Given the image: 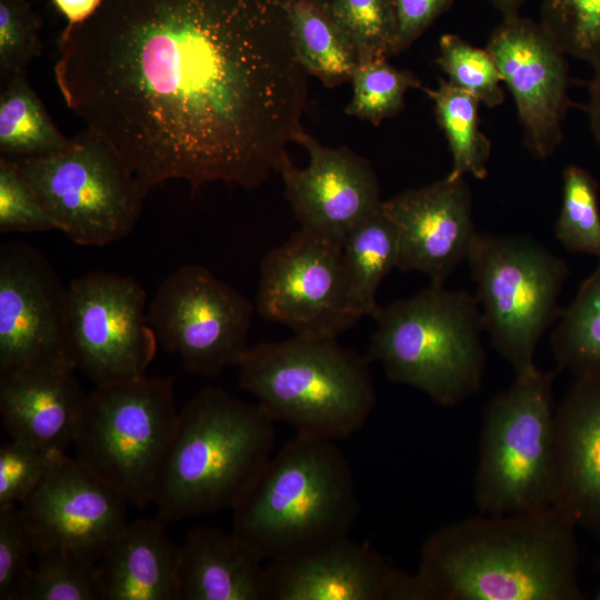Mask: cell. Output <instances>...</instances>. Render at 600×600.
<instances>
[{
	"mask_svg": "<svg viewBox=\"0 0 600 600\" xmlns=\"http://www.w3.org/2000/svg\"><path fill=\"white\" fill-rule=\"evenodd\" d=\"M292 0H102L58 38L66 104L147 194L170 180L254 188L304 131Z\"/></svg>",
	"mask_w": 600,
	"mask_h": 600,
	"instance_id": "6da1fadb",
	"label": "cell"
},
{
	"mask_svg": "<svg viewBox=\"0 0 600 600\" xmlns=\"http://www.w3.org/2000/svg\"><path fill=\"white\" fill-rule=\"evenodd\" d=\"M577 524L554 506L468 518L422 544L426 600H579Z\"/></svg>",
	"mask_w": 600,
	"mask_h": 600,
	"instance_id": "7a4b0ae2",
	"label": "cell"
},
{
	"mask_svg": "<svg viewBox=\"0 0 600 600\" xmlns=\"http://www.w3.org/2000/svg\"><path fill=\"white\" fill-rule=\"evenodd\" d=\"M274 422L221 388L199 391L179 410L154 488L157 518L233 509L273 454Z\"/></svg>",
	"mask_w": 600,
	"mask_h": 600,
	"instance_id": "3957f363",
	"label": "cell"
},
{
	"mask_svg": "<svg viewBox=\"0 0 600 600\" xmlns=\"http://www.w3.org/2000/svg\"><path fill=\"white\" fill-rule=\"evenodd\" d=\"M232 510V532L263 561L299 554L349 536L353 472L334 441L296 433Z\"/></svg>",
	"mask_w": 600,
	"mask_h": 600,
	"instance_id": "277c9868",
	"label": "cell"
},
{
	"mask_svg": "<svg viewBox=\"0 0 600 600\" xmlns=\"http://www.w3.org/2000/svg\"><path fill=\"white\" fill-rule=\"evenodd\" d=\"M369 364L337 338L293 334L249 347L238 367L241 388L274 421L334 441L360 431L374 408Z\"/></svg>",
	"mask_w": 600,
	"mask_h": 600,
	"instance_id": "5b68a950",
	"label": "cell"
},
{
	"mask_svg": "<svg viewBox=\"0 0 600 600\" xmlns=\"http://www.w3.org/2000/svg\"><path fill=\"white\" fill-rule=\"evenodd\" d=\"M367 353L389 380L413 387L442 407L478 392L486 352L479 303L463 290L430 283L380 307Z\"/></svg>",
	"mask_w": 600,
	"mask_h": 600,
	"instance_id": "8992f818",
	"label": "cell"
},
{
	"mask_svg": "<svg viewBox=\"0 0 600 600\" xmlns=\"http://www.w3.org/2000/svg\"><path fill=\"white\" fill-rule=\"evenodd\" d=\"M556 372L516 377L488 403L474 479L482 514L504 516L552 506L554 493Z\"/></svg>",
	"mask_w": 600,
	"mask_h": 600,
	"instance_id": "52a82bcc",
	"label": "cell"
},
{
	"mask_svg": "<svg viewBox=\"0 0 600 600\" xmlns=\"http://www.w3.org/2000/svg\"><path fill=\"white\" fill-rule=\"evenodd\" d=\"M173 386L172 378L143 376L96 386L87 394L76 459L137 508L153 501L177 424Z\"/></svg>",
	"mask_w": 600,
	"mask_h": 600,
	"instance_id": "ba28073f",
	"label": "cell"
},
{
	"mask_svg": "<svg viewBox=\"0 0 600 600\" xmlns=\"http://www.w3.org/2000/svg\"><path fill=\"white\" fill-rule=\"evenodd\" d=\"M467 262L493 348L516 377L536 371L537 346L562 311L567 262L530 237L481 233Z\"/></svg>",
	"mask_w": 600,
	"mask_h": 600,
	"instance_id": "9c48e42d",
	"label": "cell"
},
{
	"mask_svg": "<svg viewBox=\"0 0 600 600\" xmlns=\"http://www.w3.org/2000/svg\"><path fill=\"white\" fill-rule=\"evenodd\" d=\"M14 160L57 230L74 243L104 247L133 230L147 194L119 154L88 128L60 152Z\"/></svg>",
	"mask_w": 600,
	"mask_h": 600,
	"instance_id": "30bf717a",
	"label": "cell"
},
{
	"mask_svg": "<svg viewBox=\"0 0 600 600\" xmlns=\"http://www.w3.org/2000/svg\"><path fill=\"white\" fill-rule=\"evenodd\" d=\"M254 309L207 268L184 264L159 286L147 319L158 341L188 372L214 377L238 366L249 348Z\"/></svg>",
	"mask_w": 600,
	"mask_h": 600,
	"instance_id": "8fae6325",
	"label": "cell"
},
{
	"mask_svg": "<svg viewBox=\"0 0 600 600\" xmlns=\"http://www.w3.org/2000/svg\"><path fill=\"white\" fill-rule=\"evenodd\" d=\"M146 303L143 287L114 272H90L67 286L71 356L96 386L146 376L159 342Z\"/></svg>",
	"mask_w": 600,
	"mask_h": 600,
	"instance_id": "7c38bea8",
	"label": "cell"
},
{
	"mask_svg": "<svg viewBox=\"0 0 600 600\" xmlns=\"http://www.w3.org/2000/svg\"><path fill=\"white\" fill-rule=\"evenodd\" d=\"M256 310L293 334L337 338L360 318L346 279L342 242L301 228L260 263Z\"/></svg>",
	"mask_w": 600,
	"mask_h": 600,
	"instance_id": "4fadbf2b",
	"label": "cell"
},
{
	"mask_svg": "<svg viewBox=\"0 0 600 600\" xmlns=\"http://www.w3.org/2000/svg\"><path fill=\"white\" fill-rule=\"evenodd\" d=\"M71 368L67 287L32 246H0V376Z\"/></svg>",
	"mask_w": 600,
	"mask_h": 600,
	"instance_id": "5bb4252c",
	"label": "cell"
},
{
	"mask_svg": "<svg viewBox=\"0 0 600 600\" xmlns=\"http://www.w3.org/2000/svg\"><path fill=\"white\" fill-rule=\"evenodd\" d=\"M128 503L78 459L64 453L19 507L34 553L60 551L97 564L127 524Z\"/></svg>",
	"mask_w": 600,
	"mask_h": 600,
	"instance_id": "9a60e30c",
	"label": "cell"
},
{
	"mask_svg": "<svg viewBox=\"0 0 600 600\" xmlns=\"http://www.w3.org/2000/svg\"><path fill=\"white\" fill-rule=\"evenodd\" d=\"M486 49L514 100L524 147L540 159L552 156L569 106L566 54L538 22L520 16L503 18Z\"/></svg>",
	"mask_w": 600,
	"mask_h": 600,
	"instance_id": "2e32d148",
	"label": "cell"
},
{
	"mask_svg": "<svg viewBox=\"0 0 600 600\" xmlns=\"http://www.w3.org/2000/svg\"><path fill=\"white\" fill-rule=\"evenodd\" d=\"M266 600H426L416 573L349 536L266 564Z\"/></svg>",
	"mask_w": 600,
	"mask_h": 600,
	"instance_id": "e0dca14e",
	"label": "cell"
},
{
	"mask_svg": "<svg viewBox=\"0 0 600 600\" xmlns=\"http://www.w3.org/2000/svg\"><path fill=\"white\" fill-rule=\"evenodd\" d=\"M309 156L306 168L288 159L281 173L300 227L342 242L382 200L371 164L349 148H330L303 131L297 139Z\"/></svg>",
	"mask_w": 600,
	"mask_h": 600,
	"instance_id": "ac0fdd59",
	"label": "cell"
},
{
	"mask_svg": "<svg viewBox=\"0 0 600 600\" xmlns=\"http://www.w3.org/2000/svg\"><path fill=\"white\" fill-rule=\"evenodd\" d=\"M398 231L400 271H418L443 284L467 261L478 232L464 178L444 177L382 201Z\"/></svg>",
	"mask_w": 600,
	"mask_h": 600,
	"instance_id": "d6986e66",
	"label": "cell"
},
{
	"mask_svg": "<svg viewBox=\"0 0 600 600\" xmlns=\"http://www.w3.org/2000/svg\"><path fill=\"white\" fill-rule=\"evenodd\" d=\"M552 506L600 533V376L580 377L554 414Z\"/></svg>",
	"mask_w": 600,
	"mask_h": 600,
	"instance_id": "ffe728a7",
	"label": "cell"
},
{
	"mask_svg": "<svg viewBox=\"0 0 600 600\" xmlns=\"http://www.w3.org/2000/svg\"><path fill=\"white\" fill-rule=\"evenodd\" d=\"M71 368L0 376V412L12 439L52 452L73 446L87 394Z\"/></svg>",
	"mask_w": 600,
	"mask_h": 600,
	"instance_id": "44dd1931",
	"label": "cell"
},
{
	"mask_svg": "<svg viewBox=\"0 0 600 600\" xmlns=\"http://www.w3.org/2000/svg\"><path fill=\"white\" fill-rule=\"evenodd\" d=\"M164 522H127L97 563L102 600H178L180 546Z\"/></svg>",
	"mask_w": 600,
	"mask_h": 600,
	"instance_id": "7402d4cb",
	"label": "cell"
},
{
	"mask_svg": "<svg viewBox=\"0 0 600 600\" xmlns=\"http://www.w3.org/2000/svg\"><path fill=\"white\" fill-rule=\"evenodd\" d=\"M263 562L232 531L193 529L180 546L178 600H266Z\"/></svg>",
	"mask_w": 600,
	"mask_h": 600,
	"instance_id": "603a6c76",
	"label": "cell"
},
{
	"mask_svg": "<svg viewBox=\"0 0 600 600\" xmlns=\"http://www.w3.org/2000/svg\"><path fill=\"white\" fill-rule=\"evenodd\" d=\"M342 258L356 314L373 318L380 308L377 291L399 260L398 231L382 204L343 239Z\"/></svg>",
	"mask_w": 600,
	"mask_h": 600,
	"instance_id": "cb8c5ba5",
	"label": "cell"
},
{
	"mask_svg": "<svg viewBox=\"0 0 600 600\" xmlns=\"http://www.w3.org/2000/svg\"><path fill=\"white\" fill-rule=\"evenodd\" d=\"M289 20L294 52L307 74L329 88L351 81L357 52L318 0H292Z\"/></svg>",
	"mask_w": 600,
	"mask_h": 600,
	"instance_id": "d4e9b609",
	"label": "cell"
},
{
	"mask_svg": "<svg viewBox=\"0 0 600 600\" xmlns=\"http://www.w3.org/2000/svg\"><path fill=\"white\" fill-rule=\"evenodd\" d=\"M0 151L3 157L28 158L60 152L71 146L54 126L29 84L26 72L1 84Z\"/></svg>",
	"mask_w": 600,
	"mask_h": 600,
	"instance_id": "484cf974",
	"label": "cell"
},
{
	"mask_svg": "<svg viewBox=\"0 0 600 600\" xmlns=\"http://www.w3.org/2000/svg\"><path fill=\"white\" fill-rule=\"evenodd\" d=\"M423 90L433 103L451 152V170L447 177L487 178L491 142L479 127L480 101L444 79L439 80L437 88Z\"/></svg>",
	"mask_w": 600,
	"mask_h": 600,
	"instance_id": "4316f807",
	"label": "cell"
},
{
	"mask_svg": "<svg viewBox=\"0 0 600 600\" xmlns=\"http://www.w3.org/2000/svg\"><path fill=\"white\" fill-rule=\"evenodd\" d=\"M551 347L560 369L578 378L600 376V260L561 311Z\"/></svg>",
	"mask_w": 600,
	"mask_h": 600,
	"instance_id": "83f0119b",
	"label": "cell"
},
{
	"mask_svg": "<svg viewBox=\"0 0 600 600\" xmlns=\"http://www.w3.org/2000/svg\"><path fill=\"white\" fill-rule=\"evenodd\" d=\"M354 48L359 63L394 54L397 19L392 0H318Z\"/></svg>",
	"mask_w": 600,
	"mask_h": 600,
	"instance_id": "f1b7e54d",
	"label": "cell"
},
{
	"mask_svg": "<svg viewBox=\"0 0 600 600\" xmlns=\"http://www.w3.org/2000/svg\"><path fill=\"white\" fill-rule=\"evenodd\" d=\"M554 234L567 250L600 260L598 183L579 166H568L563 171L562 203Z\"/></svg>",
	"mask_w": 600,
	"mask_h": 600,
	"instance_id": "f546056e",
	"label": "cell"
},
{
	"mask_svg": "<svg viewBox=\"0 0 600 600\" xmlns=\"http://www.w3.org/2000/svg\"><path fill=\"white\" fill-rule=\"evenodd\" d=\"M351 83L352 99L346 112L374 126L402 110L408 90L421 88L413 72L398 69L387 59L358 63Z\"/></svg>",
	"mask_w": 600,
	"mask_h": 600,
	"instance_id": "4dcf8cb0",
	"label": "cell"
},
{
	"mask_svg": "<svg viewBox=\"0 0 600 600\" xmlns=\"http://www.w3.org/2000/svg\"><path fill=\"white\" fill-rule=\"evenodd\" d=\"M538 23L563 54L600 59V0H542Z\"/></svg>",
	"mask_w": 600,
	"mask_h": 600,
	"instance_id": "1f68e13d",
	"label": "cell"
},
{
	"mask_svg": "<svg viewBox=\"0 0 600 600\" xmlns=\"http://www.w3.org/2000/svg\"><path fill=\"white\" fill-rule=\"evenodd\" d=\"M23 600H102L97 564L60 551L34 553Z\"/></svg>",
	"mask_w": 600,
	"mask_h": 600,
	"instance_id": "d6a6232c",
	"label": "cell"
},
{
	"mask_svg": "<svg viewBox=\"0 0 600 600\" xmlns=\"http://www.w3.org/2000/svg\"><path fill=\"white\" fill-rule=\"evenodd\" d=\"M437 63L448 76V81L472 94L480 103L496 108L503 102L502 79L487 49L447 33L440 37Z\"/></svg>",
	"mask_w": 600,
	"mask_h": 600,
	"instance_id": "836d02e7",
	"label": "cell"
},
{
	"mask_svg": "<svg viewBox=\"0 0 600 600\" xmlns=\"http://www.w3.org/2000/svg\"><path fill=\"white\" fill-rule=\"evenodd\" d=\"M41 21L27 0H0L1 84L26 72L42 50Z\"/></svg>",
	"mask_w": 600,
	"mask_h": 600,
	"instance_id": "e575fe53",
	"label": "cell"
},
{
	"mask_svg": "<svg viewBox=\"0 0 600 600\" xmlns=\"http://www.w3.org/2000/svg\"><path fill=\"white\" fill-rule=\"evenodd\" d=\"M64 453L12 439L0 447V507L20 506Z\"/></svg>",
	"mask_w": 600,
	"mask_h": 600,
	"instance_id": "d590c367",
	"label": "cell"
},
{
	"mask_svg": "<svg viewBox=\"0 0 600 600\" xmlns=\"http://www.w3.org/2000/svg\"><path fill=\"white\" fill-rule=\"evenodd\" d=\"M33 542L19 506L0 507V600H23Z\"/></svg>",
	"mask_w": 600,
	"mask_h": 600,
	"instance_id": "8d00e7d4",
	"label": "cell"
},
{
	"mask_svg": "<svg viewBox=\"0 0 600 600\" xmlns=\"http://www.w3.org/2000/svg\"><path fill=\"white\" fill-rule=\"evenodd\" d=\"M57 230L14 159H0V231L39 232Z\"/></svg>",
	"mask_w": 600,
	"mask_h": 600,
	"instance_id": "74e56055",
	"label": "cell"
},
{
	"mask_svg": "<svg viewBox=\"0 0 600 600\" xmlns=\"http://www.w3.org/2000/svg\"><path fill=\"white\" fill-rule=\"evenodd\" d=\"M397 19L394 54L408 49L453 0H392Z\"/></svg>",
	"mask_w": 600,
	"mask_h": 600,
	"instance_id": "f35d334b",
	"label": "cell"
},
{
	"mask_svg": "<svg viewBox=\"0 0 600 600\" xmlns=\"http://www.w3.org/2000/svg\"><path fill=\"white\" fill-rule=\"evenodd\" d=\"M591 68L592 76L588 83L586 111L593 139L600 152V59Z\"/></svg>",
	"mask_w": 600,
	"mask_h": 600,
	"instance_id": "ab89813d",
	"label": "cell"
},
{
	"mask_svg": "<svg viewBox=\"0 0 600 600\" xmlns=\"http://www.w3.org/2000/svg\"><path fill=\"white\" fill-rule=\"evenodd\" d=\"M57 10L66 18L67 27L88 20L100 7L102 0H52Z\"/></svg>",
	"mask_w": 600,
	"mask_h": 600,
	"instance_id": "60d3db41",
	"label": "cell"
},
{
	"mask_svg": "<svg viewBox=\"0 0 600 600\" xmlns=\"http://www.w3.org/2000/svg\"><path fill=\"white\" fill-rule=\"evenodd\" d=\"M501 13L502 18L519 16V10L524 0H489Z\"/></svg>",
	"mask_w": 600,
	"mask_h": 600,
	"instance_id": "b9f144b4",
	"label": "cell"
},
{
	"mask_svg": "<svg viewBox=\"0 0 600 600\" xmlns=\"http://www.w3.org/2000/svg\"><path fill=\"white\" fill-rule=\"evenodd\" d=\"M597 599L600 600V591H599V593L597 594Z\"/></svg>",
	"mask_w": 600,
	"mask_h": 600,
	"instance_id": "7bdbcfd3",
	"label": "cell"
}]
</instances>
